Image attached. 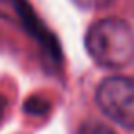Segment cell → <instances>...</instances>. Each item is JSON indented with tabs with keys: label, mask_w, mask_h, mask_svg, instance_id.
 Masks as SVG:
<instances>
[{
	"label": "cell",
	"mask_w": 134,
	"mask_h": 134,
	"mask_svg": "<svg viewBox=\"0 0 134 134\" xmlns=\"http://www.w3.org/2000/svg\"><path fill=\"white\" fill-rule=\"evenodd\" d=\"M74 2L81 8H103V6H108L110 0H74Z\"/></svg>",
	"instance_id": "5"
},
{
	"label": "cell",
	"mask_w": 134,
	"mask_h": 134,
	"mask_svg": "<svg viewBox=\"0 0 134 134\" xmlns=\"http://www.w3.org/2000/svg\"><path fill=\"white\" fill-rule=\"evenodd\" d=\"M96 101L101 112L125 129H134V79L112 75L97 86Z\"/></svg>",
	"instance_id": "2"
},
{
	"label": "cell",
	"mask_w": 134,
	"mask_h": 134,
	"mask_svg": "<svg viewBox=\"0 0 134 134\" xmlns=\"http://www.w3.org/2000/svg\"><path fill=\"white\" fill-rule=\"evenodd\" d=\"M2 108H4V101L0 99V112H2Z\"/></svg>",
	"instance_id": "6"
},
{
	"label": "cell",
	"mask_w": 134,
	"mask_h": 134,
	"mask_svg": "<svg viewBox=\"0 0 134 134\" xmlns=\"http://www.w3.org/2000/svg\"><path fill=\"white\" fill-rule=\"evenodd\" d=\"M46 108H48V103L41 101V97H31L26 103V110L33 112V114H42V112H46Z\"/></svg>",
	"instance_id": "4"
},
{
	"label": "cell",
	"mask_w": 134,
	"mask_h": 134,
	"mask_svg": "<svg viewBox=\"0 0 134 134\" xmlns=\"http://www.w3.org/2000/svg\"><path fill=\"white\" fill-rule=\"evenodd\" d=\"M77 134H116L110 127H107L105 123H99V121H86L81 125L79 132Z\"/></svg>",
	"instance_id": "3"
},
{
	"label": "cell",
	"mask_w": 134,
	"mask_h": 134,
	"mask_svg": "<svg viewBox=\"0 0 134 134\" xmlns=\"http://www.w3.org/2000/svg\"><path fill=\"white\" fill-rule=\"evenodd\" d=\"M90 57L105 68H125L134 61V31L116 17L97 20L85 37Z\"/></svg>",
	"instance_id": "1"
}]
</instances>
